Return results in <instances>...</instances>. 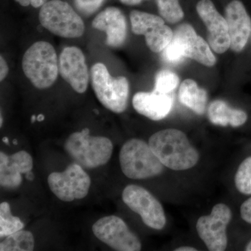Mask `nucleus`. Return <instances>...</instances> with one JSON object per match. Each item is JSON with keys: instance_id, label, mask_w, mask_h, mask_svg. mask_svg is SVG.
I'll use <instances>...</instances> for the list:
<instances>
[{"instance_id": "nucleus-1", "label": "nucleus", "mask_w": 251, "mask_h": 251, "mask_svg": "<svg viewBox=\"0 0 251 251\" xmlns=\"http://www.w3.org/2000/svg\"><path fill=\"white\" fill-rule=\"evenodd\" d=\"M148 144L163 166L173 171L191 169L199 161L197 150L181 130H159L150 137Z\"/></svg>"}, {"instance_id": "nucleus-2", "label": "nucleus", "mask_w": 251, "mask_h": 251, "mask_svg": "<svg viewBox=\"0 0 251 251\" xmlns=\"http://www.w3.org/2000/svg\"><path fill=\"white\" fill-rule=\"evenodd\" d=\"M64 147L66 152L75 163L89 169L106 164L113 151L111 140L103 136H92L87 128L72 133Z\"/></svg>"}, {"instance_id": "nucleus-3", "label": "nucleus", "mask_w": 251, "mask_h": 251, "mask_svg": "<svg viewBox=\"0 0 251 251\" xmlns=\"http://www.w3.org/2000/svg\"><path fill=\"white\" fill-rule=\"evenodd\" d=\"M22 67L25 76L36 88L51 87L59 73L58 59L53 46L44 41L34 43L25 52Z\"/></svg>"}, {"instance_id": "nucleus-4", "label": "nucleus", "mask_w": 251, "mask_h": 251, "mask_svg": "<svg viewBox=\"0 0 251 251\" xmlns=\"http://www.w3.org/2000/svg\"><path fill=\"white\" fill-rule=\"evenodd\" d=\"M122 171L132 179H145L161 174L163 165L149 144L133 138L127 140L120 151Z\"/></svg>"}, {"instance_id": "nucleus-5", "label": "nucleus", "mask_w": 251, "mask_h": 251, "mask_svg": "<svg viewBox=\"0 0 251 251\" xmlns=\"http://www.w3.org/2000/svg\"><path fill=\"white\" fill-rule=\"evenodd\" d=\"M91 82L94 93L105 108L122 113L126 109L129 85L126 77H113L102 63H97L91 69Z\"/></svg>"}, {"instance_id": "nucleus-6", "label": "nucleus", "mask_w": 251, "mask_h": 251, "mask_svg": "<svg viewBox=\"0 0 251 251\" xmlns=\"http://www.w3.org/2000/svg\"><path fill=\"white\" fill-rule=\"evenodd\" d=\"M41 25L54 35L75 39L83 35L85 24L72 6L62 0H52L41 6Z\"/></svg>"}, {"instance_id": "nucleus-7", "label": "nucleus", "mask_w": 251, "mask_h": 251, "mask_svg": "<svg viewBox=\"0 0 251 251\" xmlns=\"http://www.w3.org/2000/svg\"><path fill=\"white\" fill-rule=\"evenodd\" d=\"M48 184L54 196L64 202L80 200L88 194L91 179L83 168L77 163L69 165L65 171L49 175Z\"/></svg>"}, {"instance_id": "nucleus-8", "label": "nucleus", "mask_w": 251, "mask_h": 251, "mask_svg": "<svg viewBox=\"0 0 251 251\" xmlns=\"http://www.w3.org/2000/svg\"><path fill=\"white\" fill-rule=\"evenodd\" d=\"M126 205L139 214L144 224L151 228L160 230L166 224L164 209L161 202L145 188L138 185L126 186L122 192Z\"/></svg>"}, {"instance_id": "nucleus-9", "label": "nucleus", "mask_w": 251, "mask_h": 251, "mask_svg": "<svg viewBox=\"0 0 251 251\" xmlns=\"http://www.w3.org/2000/svg\"><path fill=\"white\" fill-rule=\"evenodd\" d=\"M232 219L228 206L219 203L213 207L210 214L198 220L196 229L198 235L208 250L224 251L227 249V227Z\"/></svg>"}, {"instance_id": "nucleus-10", "label": "nucleus", "mask_w": 251, "mask_h": 251, "mask_svg": "<svg viewBox=\"0 0 251 251\" xmlns=\"http://www.w3.org/2000/svg\"><path fill=\"white\" fill-rule=\"evenodd\" d=\"M92 232L100 242L117 251H139V238L128 228L125 221L116 216L99 219L92 226Z\"/></svg>"}, {"instance_id": "nucleus-11", "label": "nucleus", "mask_w": 251, "mask_h": 251, "mask_svg": "<svg viewBox=\"0 0 251 251\" xmlns=\"http://www.w3.org/2000/svg\"><path fill=\"white\" fill-rule=\"evenodd\" d=\"M196 9L207 28L208 44L216 53H224L231 46L226 18L219 14L211 0L198 1Z\"/></svg>"}, {"instance_id": "nucleus-12", "label": "nucleus", "mask_w": 251, "mask_h": 251, "mask_svg": "<svg viewBox=\"0 0 251 251\" xmlns=\"http://www.w3.org/2000/svg\"><path fill=\"white\" fill-rule=\"evenodd\" d=\"M61 76L79 94L86 92L90 80L88 68L83 52L75 46L65 48L59 58Z\"/></svg>"}, {"instance_id": "nucleus-13", "label": "nucleus", "mask_w": 251, "mask_h": 251, "mask_svg": "<svg viewBox=\"0 0 251 251\" xmlns=\"http://www.w3.org/2000/svg\"><path fill=\"white\" fill-rule=\"evenodd\" d=\"M173 39L181 46L185 57L194 59L206 67H213L216 64V59L210 46L197 35L191 25L184 23L178 26Z\"/></svg>"}, {"instance_id": "nucleus-14", "label": "nucleus", "mask_w": 251, "mask_h": 251, "mask_svg": "<svg viewBox=\"0 0 251 251\" xmlns=\"http://www.w3.org/2000/svg\"><path fill=\"white\" fill-rule=\"evenodd\" d=\"M226 19L228 25L230 48L239 52L245 48L251 34V19L244 4L234 0L226 9Z\"/></svg>"}, {"instance_id": "nucleus-15", "label": "nucleus", "mask_w": 251, "mask_h": 251, "mask_svg": "<svg viewBox=\"0 0 251 251\" xmlns=\"http://www.w3.org/2000/svg\"><path fill=\"white\" fill-rule=\"evenodd\" d=\"M32 157L25 151H20L8 156L0 152V184L2 187L14 189L23 181V174L31 171Z\"/></svg>"}, {"instance_id": "nucleus-16", "label": "nucleus", "mask_w": 251, "mask_h": 251, "mask_svg": "<svg viewBox=\"0 0 251 251\" xmlns=\"http://www.w3.org/2000/svg\"><path fill=\"white\" fill-rule=\"evenodd\" d=\"M92 27L106 33V44L110 47H120L126 39V21L118 8L110 6L99 13L92 22Z\"/></svg>"}, {"instance_id": "nucleus-17", "label": "nucleus", "mask_w": 251, "mask_h": 251, "mask_svg": "<svg viewBox=\"0 0 251 251\" xmlns=\"http://www.w3.org/2000/svg\"><path fill=\"white\" fill-rule=\"evenodd\" d=\"M173 99L169 94L152 92H138L133 98V108L140 115L153 121L166 118L171 112Z\"/></svg>"}, {"instance_id": "nucleus-18", "label": "nucleus", "mask_w": 251, "mask_h": 251, "mask_svg": "<svg viewBox=\"0 0 251 251\" xmlns=\"http://www.w3.org/2000/svg\"><path fill=\"white\" fill-rule=\"evenodd\" d=\"M208 117L213 125L221 126L229 125L232 127L241 126L246 123L248 118L245 112L230 108L222 100L211 102L208 108Z\"/></svg>"}, {"instance_id": "nucleus-19", "label": "nucleus", "mask_w": 251, "mask_h": 251, "mask_svg": "<svg viewBox=\"0 0 251 251\" xmlns=\"http://www.w3.org/2000/svg\"><path fill=\"white\" fill-rule=\"evenodd\" d=\"M207 98L206 90L198 87L191 79L183 81L180 86L179 101L197 115H202L205 112Z\"/></svg>"}, {"instance_id": "nucleus-20", "label": "nucleus", "mask_w": 251, "mask_h": 251, "mask_svg": "<svg viewBox=\"0 0 251 251\" xmlns=\"http://www.w3.org/2000/svg\"><path fill=\"white\" fill-rule=\"evenodd\" d=\"M34 237L29 231H17L5 238L0 244L1 251H31L34 249Z\"/></svg>"}, {"instance_id": "nucleus-21", "label": "nucleus", "mask_w": 251, "mask_h": 251, "mask_svg": "<svg viewBox=\"0 0 251 251\" xmlns=\"http://www.w3.org/2000/svg\"><path fill=\"white\" fill-rule=\"evenodd\" d=\"M132 31L137 35H145L152 28L165 24L163 18L156 15L133 10L130 14Z\"/></svg>"}, {"instance_id": "nucleus-22", "label": "nucleus", "mask_w": 251, "mask_h": 251, "mask_svg": "<svg viewBox=\"0 0 251 251\" xmlns=\"http://www.w3.org/2000/svg\"><path fill=\"white\" fill-rule=\"evenodd\" d=\"M173 35L174 32L165 24L152 28L145 34L147 45L153 52L164 50L173 40Z\"/></svg>"}, {"instance_id": "nucleus-23", "label": "nucleus", "mask_w": 251, "mask_h": 251, "mask_svg": "<svg viewBox=\"0 0 251 251\" xmlns=\"http://www.w3.org/2000/svg\"><path fill=\"white\" fill-rule=\"evenodd\" d=\"M24 224L21 220L11 214L9 203L0 204V237H6L10 234L23 229Z\"/></svg>"}, {"instance_id": "nucleus-24", "label": "nucleus", "mask_w": 251, "mask_h": 251, "mask_svg": "<svg viewBox=\"0 0 251 251\" xmlns=\"http://www.w3.org/2000/svg\"><path fill=\"white\" fill-rule=\"evenodd\" d=\"M179 0H156L158 12L163 19L170 23H179L184 14L179 3Z\"/></svg>"}, {"instance_id": "nucleus-25", "label": "nucleus", "mask_w": 251, "mask_h": 251, "mask_svg": "<svg viewBox=\"0 0 251 251\" xmlns=\"http://www.w3.org/2000/svg\"><path fill=\"white\" fill-rule=\"evenodd\" d=\"M236 188L244 195H251V156L248 157L238 168L234 178Z\"/></svg>"}, {"instance_id": "nucleus-26", "label": "nucleus", "mask_w": 251, "mask_h": 251, "mask_svg": "<svg viewBox=\"0 0 251 251\" xmlns=\"http://www.w3.org/2000/svg\"><path fill=\"white\" fill-rule=\"evenodd\" d=\"M179 78L174 72L169 70H161L155 77L154 91L160 93L169 94L177 87Z\"/></svg>"}, {"instance_id": "nucleus-27", "label": "nucleus", "mask_w": 251, "mask_h": 251, "mask_svg": "<svg viewBox=\"0 0 251 251\" xmlns=\"http://www.w3.org/2000/svg\"><path fill=\"white\" fill-rule=\"evenodd\" d=\"M163 56L165 60L171 63L181 62L185 58L181 46L173 40L171 41L169 45L163 50Z\"/></svg>"}, {"instance_id": "nucleus-28", "label": "nucleus", "mask_w": 251, "mask_h": 251, "mask_svg": "<svg viewBox=\"0 0 251 251\" xmlns=\"http://www.w3.org/2000/svg\"><path fill=\"white\" fill-rule=\"evenodd\" d=\"M104 0H74L75 7L84 15H91L100 7Z\"/></svg>"}, {"instance_id": "nucleus-29", "label": "nucleus", "mask_w": 251, "mask_h": 251, "mask_svg": "<svg viewBox=\"0 0 251 251\" xmlns=\"http://www.w3.org/2000/svg\"><path fill=\"white\" fill-rule=\"evenodd\" d=\"M240 212L242 219L248 224H251V198L243 203Z\"/></svg>"}, {"instance_id": "nucleus-30", "label": "nucleus", "mask_w": 251, "mask_h": 251, "mask_svg": "<svg viewBox=\"0 0 251 251\" xmlns=\"http://www.w3.org/2000/svg\"><path fill=\"white\" fill-rule=\"evenodd\" d=\"M16 2L23 6H28L31 5L34 8H39L46 4V0H15Z\"/></svg>"}, {"instance_id": "nucleus-31", "label": "nucleus", "mask_w": 251, "mask_h": 251, "mask_svg": "<svg viewBox=\"0 0 251 251\" xmlns=\"http://www.w3.org/2000/svg\"><path fill=\"white\" fill-rule=\"evenodd\" d=\"M8 73H9V67L7 63L2 55H1L0 57V81L1 82H2L7 76Z\"/></svg>"}, {"instance_id": "nucleus-32", "label": "nucleus", "mask_w": 251, "mask_h": 251, "mask_svg": "<svg viewBox=\"0 0 251 251\" xmlns=\"http://www.w3.org/2000/svg\"><path fill=\"white\" fill-rule=\"evenodd\" d=\"M124 4L133 6V5H138L143 1V0H120Z\"/></svg>"}, {"instance_id": "nucleus-33", "label": "nucleus", "mask_w": 251, "mask_h": 251, "mask_svg": "<svg viewBox=\"0 0 251 251\" xmlns=\"http://www.w3.org/2000/svg\"><path fill=\"white\" fill-rule=\"evenodd\" d=\"M175 251H197L198 249L191 247H181L175 249Z\"/></svg>"}, {"instance_id": "nucleus-34", "label": "nucleus", "mask_w": 251, "mask_h": 251, "mask_svg": "<svg viewBox=\"0 0 251 251\" xmlns=\"http://www.w3.org/2000/svg\"><path fill=\"white\" fill-rule=\"evenodd\" d=\"M25 178L28 181H33L34 179V173L31 171L28 172V173L25 174Z\"/></svg>"}, {"instance_id": "nucleus-35", "label": "nucleus", "mask_w": 251, "mask_h": 251, "mask_svg": "<svg viewBox=\"0 0 251 251\" xmlns=\"http://www.w3.org/2000/svg\"><path fill=\"white\" fill-rule=\"evenodd\" d=\"M45 120V116L42 114H39L37 116V121L38 122H43Z\"/></svg>"}, {"instance_id": "nucleus-36", "label": "nucleus", "mask_w": 251, "mask_h": 251, "mask_svg": "<svg viewBox=\"0 0 251 251\" xmlns=\"http://www.w3.org/2000/svg\"><path fill=\"white\" fill-rule=\"evenodd\" d=\"M36 121H37V117L36 115H32L31 117V123H34Z\"/></svg>"}, {"instance_id": "nucleus-37", "label": "nucleus", "mask_w": 251, "mask_h": 251, "mask_svg": "<svg viewBox=\"0 0 251 251\" xmlns=\"http://www.w3.org/2000/svg\"><path fill=\"white\" fill-rule=\"evenodd\" d=\"M246 251H251V241L247 244V247H246Z\"/></svg>"}, {"instance_id": "nucleus-38", "label": "nucleus", "mask_w": 251, "mask_h": 251, "mask_svg": "<svg viewBox=\"0 0 251 251\" xmlns=\"http://www.w3.org/2000/svg\"><path fill=\"white\" fill-rule=\"evenodd\" d=\"M2 141L3 143L6 144H9V138H8L7 137H4V138H2Z\"/></svg>"}, {"instance_id": "nucleus-39", "label": "nucleus", "mask_w": 251, "mask_h": 251, "mask_svg": "<svg viewBox=\"0 0 251 251\" xmlns=\"http://www.w3.org/2000/svg\"><path fill=\"white\" fill-rule=\"evenodd\" d=\"M2 124H3V118H2V115H1V116H0V127L2 126Z\"/></svg>"}, {"instance_id": "nucleus-40", "label": "nucleus", "mask_w": 251, "mask_h": 251, "mask_svg": "<svg viewBox=\"0 0 251 251\" xmlns=\"http://www.w3.org/2000/svg\"><path fill=\"white\" fill-rule=\"evenodd\" d=\"M14 145H18L17 140H14Z\"/></svg>"}]
</instances>
